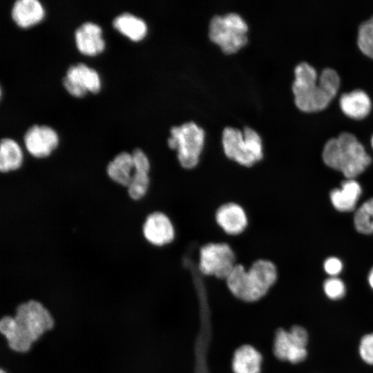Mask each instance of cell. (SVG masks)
<instances>
[{
  "instance_id": "1",
  "label": "cell",
  "mask_w": 373,
  "mask_h": 373,
  "mask_svg": "<svg viewBox=\"0 0 373 373\" xmlns=\"http://www.w3.org/2000/svg\"><path fill=\"white\" fill-rule=\"evenodd\" d=\"M53 325L49 312L38 301L30 300L17 307L14 318L4 316L0 322V330L12 350L26 352Z\"/></svg>"
},
{
  "instance_id": "2",
  "label": "cell",
  "mask_w": 373,
  "mask_h": 373,
  "mask_svg": "<svg viewBox=\"0 0 373 373\" xmlns=\"http://www.w3.org/2000/svg\"><path fill=\"white\" fill-rule=\"evenodd\" d=\"M292 90L297 107L305 112L324 109L336 95L340 78L332 68H325L318 80L316 70L306 62L295 68Z\"/></svg>"
},
{
  "instance_id": "3",
  "label": "cell",
  "mask_w": 373,
  "mask_h": 373,
  "mask_svg": "<svg viewBox=\"0 0 373 373\" xmlns=\"http://www.w3.org/2000/svg\"><path fill=\"white\" fill-rule=\"evenodd\" d=\"M276 279L275 265L270 260L258 259L248 270L242 264H236L225 280L236 298L251 303L265 296Z\"/></svg>"
},
{
  "instance_id": "4",
  "label": "cell",
  "mask_w": 373,
  "mask_h": 373,
  "mask_svg": "<svg viewBox=\"0 0 373 373\" xmlns=\"http://www.w3.org/2000/svg\"><path fill=\"white\" fill-rule=\"evenodd\" d=\"M323 159L328 166L352 179L362 173L371 163V157L356 137L342 133L328 140L323 151Z\"/></svg>"
},
{
  "instance_id": "5",
  "label": "cell",
  "mask_w": 373,
  "mask_h": 373,
  "mask_svg": "<svg viewBox=\"0 0 373 373\" xmlns=\"http://www.w3.org/2000/svg\"><path fill=\"white\" fill-rule=\"evenodd\" d=\"M222 142L226 156L242 166H254L263 157L261 138L251 127L246 126L242 131L234 127H225Z\"/></svg>"
},
{
  "instance_id": "6",
  "label": "cell",
  "mask_w": 373,
  "mask_h": 373,
  "mask_svg": "<svg viewBox=\"0 0 373 373\" xmlns=\"http://www.w3.org/2000/svg\"><path fill=\"white\" fill-rule=\"evenodd\" d=\"M204 143V131L193 122H185L171 128L169 146L177 151L180 164L186 169L195 167Z\"/></svg>"
},
{
  "instance_id": "7",
  "label": "cell",
  "mask_w": 373,
  "mask_h": 373,
  "mask_svg": "<svg viewBox=\"0 0 373 373\" xmlns=\"http://www.w3.org/2000/svg\"><path fill=\"white\" fill-rule=\"evenodd\" d=\"M247 24L240 15L229 12L211 18L209 37L224 52L232 53L247 43Z\"/></svg>"
},
{
  "instance_id": "8",
  "label": "cell",
  "mask_w": 373,
  "mask_h": 373,
  "mask_svg": "<svg viewBox=\"0 0 373 373\" xmlns=\"http://www.w3.org/2000/svg\"><path fill=\"white\" fill-rule=\"evenodd\" d=\"M236 262V254L226 242H209L199 249L198 267L204 275L226 280Z\"/></svg>"
},
{
  "instance_id": "9",
  "label": "cell",
  "mask_w": 373,
  "mask_h": 373,
  "mask_svg": "<svg viewBox=\"0 0 373 373\" xmlns=\"http://www.w3.org/2000/svg\"><path fill=\"white\" fill-rule=\"evenodd\" d=\"M23 140L26 151L35 158L48 157L59 143L57 131L44 124L30 126L25 132Z\"/></svg>"
},
{
  "instance_id": "10",
  "label": "cell",
  "mask_w": 373,
  "mask_h": 373,
  "mask_svg": "<svg viewBox=\"0 0 373 373\" xmlns=\"http://www.w3.org/2000/svg\"><path fill=\"white\" fill-rule=\"evenodd\" d=\"M142 232L145 240L156 247L169 244L175 238V229L171 219L160 211H152L146 216Z\"/></svg>"
},
{
  "instance_id": "11",
  "label": "cell",
  "mask_w": 373,
  "mask_h": 373,
  "mask_svg": "<svg viewBox=\"0 0 373 373\" xmlns=\"http://www.w3.org/2000/svg\"><path fill=\"white\" fill-rule=\"evenodd\" d=\"M74 37L77 50L84 55L96 56L105 50L102 27L94 22L82 23L76 28Z\"/></svg>"
},
{
  "instance_id": "12",
  "label": "cell",
  "mask_w": 373,
  "mask_h": 373,
  "mask_svg": "<svg viewBox=\"0 0 373 373\" xmlns=\"http://www.w3.org/2000/svg\"><path fill=\"white\" fill-rule=\"evenodd\" d=\"M217 224L227 234L236 236L248 225V218L243 207L233 202L220 205L215 213Z\"/></svg>"
},
{
  "instance_id": "13",
  "label": "cell",
  "mask_w": 373,
  "mask_h": 373,
  "mask_svg": "<svg viewBox=\"0 0 373 373\" xmlns=\"http://www.w3.org/2000/svg\"><path fill=\"white\" fill-rule=\"evenodd\" d=\"M45 17V9L38 0H17L11 9L13 21L21 28L40 23Z\"/></svg>"
},
{
  "instance_id": "14",
  "label": "cell",
  "mask_w": 373,
  "mask_h": 373,
  "mask_svg": "<svg viewBox=\"0 0 373 373\" xmlns=\"http://www.w3.org/2000/svg\"><path fill=\"white\" fill-rule=\"evenodd\" d=\"M65 77L93 94L98 93L101 90L102 82L98 72L84 63L79 62L70 65L66 70Z\"/></svg>"
},
{
  "instance_id": "15",
  "label": "cell",
  "mask_w": 373,
  "mask_h": 373,
  "mask_svg": "<svg viewBox=\"0 0 373 373\" xmlns=\"http://www.w3.org/2000/svg\"><path fill=\"white\" fill-rule=\"evenodd\" d=\"M133 173L131 153L121 151L117 153L106 166V173L115 183L126 187Z\"/></svg>"
},
{
  "instance_id": "16",
  "label": "cell",
  "mask_w": 373,
  "mask_h": 373,
  "mask_svg": "<svg viewBox=\"0 0 373 373\" xmlns=\"http://www.w3.org/2000/svg\"><path fill=\"white\" fill-rule=\"evenodd\" d=\"M340 106L347 116L361 119L369 114L372 104L370 98L364 90L356 89L341 95Z\"/></svg>"
},
{
  "instance_id": "17",
  "label": "cell",
  "mask_w": 373,
  "mask_h": 373,
  "mask_svg": "<svg viewBox=\"0 0 373 373\" xmlns=\"http://www.w3.org/2000/svg\"><path fill=\"white\" fill-rule=\"evenodd\" d=\"M361 194L359 184L349 179L341 184V189H335L330 193V199L333 206L340 211H352Z\"/></svg>"
},
{
  "instance_id": "18",
  "label": "cell",
  "mask_w": 373,
  "mask_h": 373,
  "mask_svg": "<svg viewBox=\"0 0 373 373\" xmlns=\"http://www.w3.org/2000/svg\"><path fill=\"white\" fill-rule=\"evenodd\" d=\"M262 357L253 346L244 345L234 352L232 369L234 373H260Z\"/></svg>"
},
{
  "instance_id": "19",
  "label": "cell",
  "mask_w": 373,
  "mask_h": 373,
  "mask_svg": "<svg viewBox=\"0 0 373 373\" xmlns=\"http://www.w3.org/2000/svg\"><path fill=\"white\" fill-rule=\"evenodd\" d=\"M113 27L133 41L144 39L147 33V25L141 18L129 12L117 15L112 21Z\"/></svg>"
},
{
  "instance_id": "20",
  "label": "cell",
  "mask_w": 373,
  "mask_h": 373,
  "mask_svg": "<svg viewBox=\"0 0 373 373\" xmlns=\"http://www.w3.org/2000/svg\"><path fill=\"white\" fill-rule=\"evenodd\" d=\"M23 155L20 145L12 138L0 141V171L3 173L19 169L23 164Z\"/></svg>"
},
{
  "instance_id": "21",
  "label": "cell",
  "mask_w": 373,
  "mask_h": 373,
  "mask_svg": "<svg viewBox=\"0 0 373 373\" xmlns=\"http://www.w3.org/2000/svg\"><path fill=\"white\" fill-rule=\"evenodd\" d=\"M298 346L292 341L289 331L283 328H278L276 330L274 341L273 352L278 359L287 361L292 352Z\"/></svg>"
},
{
  "instance_id": "22",
  "label": "cell",
  "mask_w": 373,
  "mask_h": 373,
  "mask_svg": "<svg viewBox=\"0 0 373 373\" xmlns=\"http://www.w3.org/2000/svg\"><path fill=\"white\" fill-rule=\"evenodd\" d=\"M149 185V173L133 171L131 180L126 187L127 194L133 200H140L147 193Z\"/></svg>"
},
{
  "instance_id": "23",
  "label": "cell",
  "mask_w": 373,
  "mask_h": 373,
  "mask_svg": "<svg viewBox=\"0 0 373 373\" xmlns=\"http://www.w3.org/2000/svg\"><path fill=\"white\" fill-rule=\"evenodd\" d=\"M356 229L363 234L373 233V198L364 202L354 217Z\"/></svg>"
},
{
  "instance_id": "24",
  "label": "cell",
  "mask_w": 373,
  "mask_h": 373,
  "mask_svg": "<svg viewBox=\"0 0 373 373\" xmlns=\"http://www.w3.org/2000/svg\"><path fill=\"white\" fill-rule=\"evenodd\" d=\"M358 46L365 55L373 58V17L359 26Z\"/></svg>"
},
{
  "instance_id": "25",
  "label": "cell",
  "mask_w": 373,
  "mask_h": 373,
  "mask_svg": "<svg viewBox=\"0 0 373 373\" xmlns=\"http://www.w3.org/2000/svg\"><path fill=\"white\" fill-rule=\"evenodd\" d=\"M323 289L327 296L333 300L341 298L345 294L343 282L335 277L327 279L324 283Z\"/></svg>"
},
{
  "instance_id": "26",
  "label": "cell",
  "mask_w": 373,
  "mask_h": 373,
  "mask_svg": "<svg viewBox=\"0 0 373 373\" xmlns=\"http://www.w3.org/2000/svg\"><path fill=\"white\" fill-rule=\"evenodd\" d=\"M133 162V171L150 172L151 164L145 152L140 148H135L131 152Z\"/></svg>"
},
{
  "instance_id": "27",
  "label": "cell",
  "mask_w": 373,
  "mask_h": 373,
  "mask_svg": "<svg viewBox=\"0 0 373 373\" xmlns=\"http://www.w3.org/2000/svg\"><path fill=\"white\" fill-rule=\"evenodd\" d=\"M359 353L365 363L373 365V333L365 335L361 338Z\"/></svg>"
},
{
  "instance_id": "28",
  "label": "cell",
  "mask_w": 373,
  "mask_h": 373,
  "mask_svg": "<svg viewBox=\"0 0 373 373\" xmlns=\"http://www.w3.org/2000/svg\"><path fill=\"white\" fill-rule=\"evenodd\" d=\"M292 341L297 345L305 347L308 342L306 329L300 325H294L289 331Z\"/></svg>"
},
{
  "instance_id": "29",
  "label": "cell",
  "mask_w": 373,
  "mask_h": 373,
  "mask_svg": "<svg viewBox=\"0 0 373 373\" xmlns=\"http://www.w3.org/2000/svg\"><path fill=\"white\" fill-rule=\"evenodd\" d=\"M62 84L68 93L73 97H83L87 94L88 91L86 89L70 82L65 76L62 78Z\"/></svg>"
},
{
  "instance_id": "30",
  "label": "cell",
  "mask_w": 373,
  "mask_h": 373,
  "mask_svg": "<svg viewBox=\"0 0 373 373\" xmlns=\"http://www.w3.org/2000/svg\"><path fill=\"white\" fill-rule=\"evenodd\" d=\"M343 268L341 261L334 257L327 258L324 263V269L325 271L330 276H336L338 274Z\"/></svg>"
},
{
  "instance_id": "31",
  "label": "cell",
  "mask_w": 373,
  "mask_h": 373,
  "mask_svg": "<svg viewBox=\"0 0 373 373\" xmlns=\"http://www.w3.org/2000/svg\"><path fill=\"white\" fill-rule=\"evenodd\" d=\"M368 282L371 287L373 289V268L371 269L369 276H368Z\"/></svg>"
},
{
  "instance_id": "32",
  "label": "cell",
  "mask_w": 373,
  "mask_h": 373,
  "mask_svg": "<svg viewBox=\"0 0 373 373\" xmlns=\"http://www.w3.org/2000/svg\"><path fill=\"white\" fill-rule=\"evenodd\" d=\"M0 373H6L3 370H1Z\"/></svg>"
},
{
  "instance_id": "33",
  "label": "cell",
  "mask_w": 373,
  "mask_h": 373,
  "mask_svg": "<svg viewBox=\"0 0 373 373\" xmlns=\"http://www.w3.org/2000/svg\"><path fill=\"white\" fill-rule=\"evenodd\" d=\"M371 142H372V147H373V135H372Z\"/></svg>"
}]
</instances>
